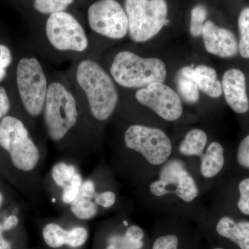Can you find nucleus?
<instances>
[{
    "instance_id": "1",
    "label": "nucleus",
    "mask_w": 249,
    "mask_h": 249,
    "mask_svg": "<svg viewBox=\"0 0 249 249\" xmlns=\"http://www.w3.org/2000/svg\"><path fill=\"white\" fill-rule=\"evenodd\" d=\"M42 116L47 137L60 148L74 146L81 136L94 137V129L68 77L50 78Z\"/></svg>"
},
{
    "instance_id": "2",
    "label": "nucleus",
    "mask_w": 249,
    "mask_h": 249,
    "mask_svg": "<svg viewBox=\"0 0 249 249\" xmlns=\"http://www.w3.org/2000/svg\"><path fill=\"white\" fill-rule=\"evenodd\" d=\"M67 77L93 128L109 120L119 101L118 85L109 71L86 56L77 60Z\"/></svg>"
},
{
    "instance_id": "3",
    "label": "nucleus",
    "mask_w": 249,
    "mask_h": 249,
    "mask_svg": "<svg viewBox=\"0 0 249 249\" xmlns=\"http://www.w3.org/2000/svg\"><path fill=\"white\" fill-rule=\"evenodd\" d=\"M108 71L118 86L127 89L137 90L152 83H164L168 76L163 60L142 57L128 50L115 54Z\"/></svg>"
},
{
    "instance_id": "4",
    "label": "nucleus",
    "mask_w": 249,
    "mask_h": 249,
    "mask_svg": "<svg viewBox=\"0 0 249 249\" xmlns=\"http://www.w3.org/2000/svg\"><path fill=\"white\" fill-rule=\"evenodd\" d=\"M0 147L9 155L18 171H38L42 160L40 147L24 123L16 116H6L0 122Z\"/></svg>"
},
{
    "instance_id": "5",
    "label": "nucleus",
    "mask_w": 249,
    "mask_h": 249,
    "mask_svg": "<svg viewBox=\"0 0 249 249\" xmlns=\"http://www.w3.org/2000/svg\"><path fill=\"white\" fill-rule=\"evenodd\" d=\"M44 40L49 48L61 55L83 58L90 48L89 36L73 15L67 12L49 16L44 29Z\"/></svg>"
},
{
    "instance_id": "6",
    "label": "nucleus",
    "mask_w": 249,
    "mask_h": 249,
    "mask_svg": "<svg viewBox=\"0 0 249 249\" xmlns=\"http://www.w3.org/2000/svg\"><path fill=\"white\" fill-rule=\"evenodd\" d=\"M50 78L40 59L34 55L19 59L16 83L22 107L33 119L42 116Z\"/></svg>"
},
{
    "instance_id": "7",
    "label": "nucleus",
    "mask_w": 249,
    "mask_h": 249,
    "mask_svg": "<svg viewBox=\"0 0 249 249\" xmlns=\"http://www.w3.org/2000/svg\"><path fill=\"white\" fill-rule=\"evenodd\" d=\"M128 35L136 43H143L158 35L168 22L165 0H124Z\"/></svg>"
},
{
    "instance_id": "8",
    "label": "nucleus",
    "mask_w": 249,
    "mask_h": 249,
    "mask_svg": "<svg viewBox=\"0 0 249 249\" xmlns=\"http://www.w3.org/2000/svg\"><path fill=\"white\" fill-rule=\"evenodd\" d=\"M124 142L127 148L141 154L152 165L163 164L172 153L169 137L157 127L132 124L124 132Z\"/></svg>"
},
{
    "instance_id": "9",
    "label": "nucleus",
    "mask_w": 249,
    "mask_h": 249,
    "mask_svg": "<svg viewBox=\"0 0 249 249\" xmlns=\"http://www.w3.org/2000/svg\"><path fill=\"white\" fill-rule=\"evenodd\" d=\"M88 24L97 35L113 40L124 38L129 33L128 19L116 0H98L88 10Z\"/></svg>"
},
{
    "instance_id": "10",
    "label": "nucleus",
    "mask_w": 249,
    "mask_h": 249,
    "mask_svg": "<svg viewBox=\"0 0 249 249\" xmlns=\"http://www.w3.org/2000/svg\"><path fill=\"white\" fill-rule=\"evenodd\" d=\"M150 191L157 196L173 193L188 203L196 199L199 195L194 178L178 160H170L162 168L160 179L150 184Z\"/></svg>"
},
{
    "instance_id": "11",
    "label": "nucleus",
    "mask_w": 249,
    "mask_h": 249,
    "mask_svg": "<svg viewBox=\"0 0 249 249\" xmlns=\"http://www.w3.org/2000/svg\"><path fill=\"white\" fill-rule=\"evenodd\" d=\"M136 101L155 111L168 121L180 119L183 114L182 100L178 93L164 83H155L136 90Z\"/></svg>"
},
{
    "instance_id": "12",
    "label": "nucleus",
    "mask_w": 249,
    "mask_h": 249,
    "mask_svg": "<svg viewBox=\"0 0 249 249\" xmlns=\"http://www.w3.org/2000/svg\"><path fill=\"white\" fill-rule=\"evenodd\" d=\"M201 37L205 49L210 54L219 58H230L238 53V41L233 33L219 27L212 20L205 23Z\"/></svg>"
},
{
    "instance_id": "13",
    "label": "nucleus",
    "mask_w": 249,
    "mask_h": 249,
    "mask_svg": "<svg viewBox=\"0 0 249 249\" xmlns=\"http://www.w3.org/2000/svg\"><path fill=\"white\" fill-rule=\"evenodd\" d=\"M222 92L229 107L237 114H245L249 109L247 92V80L243 71L238 69L227 70L223 76Z\"/></svg>"
},
{
    "instance_id": "14",
    "label": "nucleus",
    "mask_w": 249,
    "mask_h": 249,
    "mask_svg": "<svg viewBox=\"0 0 249 249\" xmlns=\"http://www.w3.org/2000/svg\"><path fill=\"white\" fill-rule=\"evenodd\" d=\"M42 237L46 245L51 248H60L65 245L78 248L86 242L88 231L85 228L81 227L67 231L58 224L49 223L43 228Z\"/></svg>"
},
{
    "instance_id": "15",
    "label": "nucleus",
    "mask_w": 249,
    "mask_h": 249,
    "mask_svg": "<svg viewBox=\"0 0 249 249\" xmlns=\"http://www.w3.org/2000/svg\"><path fill=\"white\" fill-rule=\"evenodd\" d=\"M219 235L229 239L240 249H249V222H236L232 218L222 217L216 227Z\"/></svg>"
},
{
    "instance_id": "16",
    "label": "nucleus",
    "mask_w": 249,
    "mask_h": 249,
    "mask_svg": "<svg viewBox=\"0 0 249 249\" xmlns=\"http://www.w3.org/2000/svg\"><path fill=\"white\" fill-rule=\"evenodd\" d=\"M193 78L201 92L210 98H218L223 94L222 83L213 67L199 65L193 69Z\"/></svg>"
},
{
    "instance_id": "17",
    "label": "nucleus",
    "mask_w": 249,
    "mask_h": 249,
    "mask_svg": "<svg viewBox=\"0 0 249 249\" xmlns=\"http://www.w3.org/2000/svg\"><path fill=\"white\" fill-rule=\"evenodd\" d=\"M193 69L191 65L181 67L176 78L178 93L181 100L189 104H196L200 98V90L193 78Z\"/></svg>"
},
{
    "instance_id": "18",
    "label": "nucleus",
    "mask_w": 249,
    "mask_h": 249,
    "mask_svg": "<svg viewBox=\"0 0 249 249\" xmlns=\"http://www.w3.org/2000/svg\"><path fill=\"white\" fill-rule=\"evenodd\" d=\"M224 165V148L218 142H211L201 161V174L206 178H214L222 170Z\"/></svg>"
},
{
    "instance_id": "19",
    "label": "nucleus",
    "mask_w": 249,
    "mask_h": 249,
    "mask_svg": "<svg viewBox=\"0 0 249 249\" xmlns=\"http://www.w3.org/2000/svg\"><path fill=\"white\" fill-rule=\"evenodd\" d=\"M208 142L207 134L200 129H193L187 132L179 145V151L186 156H201Z\"/></svg>"
},
{
    "instance_id": "20",
    "label": "nucleus",
    "mask_w": 249,
    "mask_h": 249,
    "mask_svg": "<svg viewBox=\"0 0 249 249\" xmlns=\"http://www.w3.org/2000/svg\"><path fill=\"white\" fill-rule=\"evenodd\" d=\"M80 174L75 165L60 161L53 165L51 172V176L55 186L60 188L62 192Z\"/></svg>"
},
{
    "instance_id": "21",
    "label": "nucleus",
    "mask_w": 249,
    "mask_h": 249,
    "mask_svg": "<svg viewBox=\"0 0 249 249\" xmlns=\"http://www.w3.org/2000/svg\"><path fill=\"white\" fill-rule=\"evenodd\" d=\"M98 211V206L94 201L79 196L70 204L71 213L81 220L92 219L97 215Z\"/></svg>"
},
{
    "instance_id": "22",
    "label": "nucleus",
    "mask_w": 249,
    "mask_h": 249,
    "mask_svg": "<svg viewBox=\"0 0 249 249\" xmlns=\"http://www.w3.org/2000/svg\"><path fill=\"white\" fill-rule=\"evenodd\" d=\"M239 52L241 56L249 59V7L241 11L238 18Z\"/></svg>"
},
{
    "instance_id": "23",
    "label": "nucleus",
    "mask_w": 249,
    "mask_h": 249,
    "mask_svg": "<svg viewBox=\"0 0 249 249\" xmlns=\"http://www.w3.org/2000/svg\"><path fill=\"white\" fill-rule=\"evenodd\" d=\"M74 0H34L33 6L37 13L50 15L66 11Z\"/></svg>"
},
{
    "instance_id": "24",
    "label": "nucleus",
    "mask_w": 249,
    "mask_h": 249,
    "mask_svg": "<svg viewBox=\"0 0 249 249\" xmlns=\"http://www.w3.org/2000/svg\"><path fill=\"white\" fill-rule=\"evenodd\" d=\"M208 11L204 4H196L192 9L191 22H190V33L192 36L198 37L201 36L203 29L207 18Z\"/></svg>"
},
{
    "instance_id": "25",
    "label": "nucleus",
    "mask_w": 249,
    "mask_h": 249,
    "mask_svg": "<svg viewBox=\"0 0 249 249\" xmlns=\"http://www.w3.org/2000/svg\"><path fill=\"white\" fill-rule=\"evenodd\" d=\"M108 242L109 245H114L121 249H142L143 247L142 240H132L125 234L124 235H111Z\"/></svg>"
},
{
    "instance_id": "26",
    "label": "nucleus",
    "mask_w": 249,
    "mask_h": 249,
    "mask_svg": "<svg viewBox=\"0 0 249 249\" xmlns=\"http://www.w3.org/2000/svg\"><path fill=\"white\" fill-rule=\"evenodd\" d=\"M240 199L237 206L242 213L249 215V178H245L239 184Z\"/></svg>"
},
{
    "instance_id": "27",
    "label": "nucleus",
    "mask_w": 249,
    "mask_h": 249,
    "mask_svg": "<svg viewBox=\"0 0 249 249\" xmlns=\"http://www.w3.org/2000/svg\"><path fill=\"white\" fill-rule=\"evenodd\" d=\"M116 200V194L114 192L111 191L101 192L99 193H96L94 197L95 203L97 205L98 207L101 206L104 209H109L114 206Z\"/></svg>"
},
{
    "instance_id": "28",
    "label": "nucleus",
    "mask_w": 249,
    "mask_h": 249,
    "mask_svg": "<svg viewBox=\"0 0 249 249\" xmlns=\"http://www.w3.org/2000/svg\"><path fill=\"white\" fill-rule=\"evenodd\" d=\"M237 160L241 166L249 168V134L242 139L239 145Z\"/></svg>"
},
{
    "instance_id": "29",
    "label": "nucleus",
    "mask_w": 249,
    "mask_h": 249,
    "mask_svg": "<svg viewBox=\"0 0 249 249\" xmlns=\"http://www.w3.org/2000/svg\"><path fill=\"white\" fill-rule=\"evenodd\" d=\"M178 237L175 235L161 236L155 240L152 249H178Z\"/></svg>"
},
{
    "instance_id": "30",
    "label": "nucleus",
    "mask_w": 249,
    "mask_h": 249,
    "mask_svg": "<svg viewBox=\"0 0 249 249\" xmlns=\"http://www.w3.org/2000/svg\"><path fill=\"white\" fill-rule=\"evenodd\" d=\"M11 103L7 91L3 86H0V122L11 110Z\"/></svg>"
},
{
    "instance_id": "31",
    "label": "nucleus",
    "mask_w": 249,
    "mask_h": 249,
    "mask_svg": "<svg viewBox=\"0 0 249 249\" xmlns=\"http://www.w3.org/2000/svg\"><path fill=\"white\" fill-rule=\"evenodd\" d=\"M13 61L11 49L3 44H0V70H6Z\"/></svg>"
},
{
    "instance_id": "32",
    "label": "nucleus",
    "mask_w": 249,
    "mask_h": 249,
    "mask_svg": "<svg viewBox=\"0 0 249 249\" xmlns=\"http://www.w3.org/2000/svg\"><path fill=\"white\" fill-rule=\"evenodd\" d=\"M124 234L132 240L137 241L142 240L144 237V232L142 228L135 225L129 227Z\"/></svg>"
},
{
    "instance_id": "33",
    "label": "nucleus",
    "mask_w": 249,
    "mask_h": 249,
    "mask_svg": "<svg viewBox=\"0 0 249 249\" xmlns=\"http://www.w3.org/2000/svg\"><path fill=\"white\" fill-rule=\"evenodd\" d=\"M19 224V219L15 214H11L5 219L2 224L3 229L4 231L12 230Z\"/></svg>"
},
{
    "instance_id": "34",
    "label": "nucleus",
    "mask_w": 249,
    "mask_h": 249,
    "mask_svg": "<svg viewBox=\"0 0 249 249\" xmlns=\"http://www.w3.org/2000/svg\"><path fill=\"white\" fill-rule=\"evenodd\" d=\"M0 249H12V246L9 241L4 238L0 243Z\"/></svg>"
},
{
    "instance_id": "35",
    "label": "nucleus",
    "mask_w": 249,
    "mask_h": 249,
    "mask_svg": "<svg viewBox=\"0 0 249 249\" xmlns=\"http://www.w3.org/2000/svg\"><path fill=\"white\" fill-rule=\"evenodd\" d=\"M4 231L3 229L2 224H0V243H1V241L4 240V237L3 236V232H4Z\"/></svg>"
},
{
    "instance_id": "36",
    "label": "nucleus",
    "mask_w": 249,
    "mask_h": 249,
    "mask_svg": "<svg viewBox=\"0 0 249 249\" xmlns=\"http://www.w3.org/2000/svg\"><path fill=\"white\" fill-rule=\"evenodd\" d=\"M3 202H4V196L2 193L0 192V208L2 206Z\"/></svg>"
},
{
    "instance_id": "37",
    "label": "nucleus",
    "mask_w": 249,
    "mask_h": 249,
    "mask_svg": "<svg viewBox=\"0 0 249 249\" xmlns=\"http://www.w3.org/2000/svg\"><path fill=\"white\" fill-rule=\"evenodd\" d=\"M106 249H119L117 247H116L115 245H109L108 247Z\"/></svg>"
},
{
    "instance_id": "38",
    "label": "nucleus",
    "mask_w": 249,
    "mask_h": 249,
    "mask_svg": "<svg viewBox=\"0 0 249 249\" xmlns=\"http://www.w3.org/2000/svg\"><path fill=\"white\" fill-rule=\"evenodd\" d=\"M222 249V248H215V249Z\"/></svg>"
},
{
    "instance_id": "39",
    "label": "nucleus",
    "mask_w": 249,
    "mask_h": 249,
    "mask_svg": "<svg viewBox=\"0 0 249 249\" xmlns=\"http://www.w3.org/2000/svg\"><path fill=\"white\" fill-rule=\"evenodd\" d=\"M118 248H119V247H118ZM119 249H121V248H119Z\"/></svg>"
}]
</instances>
